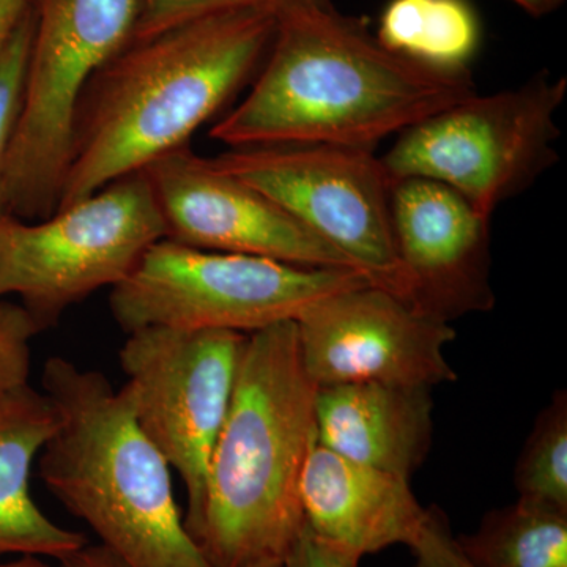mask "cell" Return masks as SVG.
Returning a JSON list of instances; mask_svg holds the SVG:
<instances>
[{
  "label": "cell",
  "instance_id": "4316f807",
  "mask_svg": "<svg viewBox=\"0 0 567 567\" xmlns=\"http://www.w3.org/2000/svg\"><path fill=\"white\" fill-rule=\"evenodd\" d=\"M516 3L522 10L527 11L532 17H546V14L554 13L563 6L565 0H511Z\"/></svg>",
  "mask_w": 567,
  "mask_h": 567
},
{
  "label": "cell",
  "instance_id": "277c9868",
  "mask_svg": "<svg viewBox=\"0 0 567 567\" xmlns=\"http://www.w3.org/2000/svg\"><path fill=\"white\" fill-rule=\"evenodd\" d=\"M41 386L59 413L39 473L69 513L130 567H213L175 502L171 465L110 380L52 357Z\"/></svg>",
  "mask_w": 567,
  "mask_h": 567
},
{
  "label": "cell",
  "instance_id": "7c38bea8",
  "mask_svg": "<svg viewBox=\"0 0 567 567\" xmlns=\"http://www.w3.org/2000/svg\"><path fill=\"white\" fill-rule=\"evenodd\" d=\"M142 173L151 183L169 240L298 267L354 270L338 249L270 197L218 169L189 145L164 153Z\"/></svg>",
  "mask_w": 567,
  "mask_h": 567
},
{
  "label": "cell",
  "instance_id": "ffe728a7",
  "mask_svg": "<svg viewBox=\"0 0 567 567\" xmlns=\"http://www.w3.org/2000/svg\"><path fill=\"white\" fill-rule=\"evenodd\" d=\"M300 0H141L140 17L132 41L152 39L185 22L219 11L264 7L281 11Z\"/></svg>",
  "mask_w": 567,
  "mask_h": 567
},
{
  "label": "cell",
  "instance_id": "f1b7e54d",
  "mask_svg": "<svg viewBox=\"0 0 567 567\" xmlns=\"http://www.w3.org/2000/svg\"><path fill=\"white\" fill-rule=\"evenodd\" d=\"M248 567H284L282 559H262Z\"/></svg>",
  "mask_w": 567,
  "mask_h": 567
},
{
  "label": "cell",
  "instance_id": "7a4b0ae2",
  "mask_svg": "<svg viewBox=\"0 0 567 567\" xmlns=\"http://www.w3.org/2000/svg\"><path fill=\"white\" fill-rule=\"evenodd\" d=\"M276 11H219L130 41L82 93L59 208L188 145L264 61Z\"/></svg>",
  "mask_w": 567,
  "mask_h": 567
},
{
  "label": "cell",
  "instance_id": "9a60e30c",
  "mask_svg": "<svg viewBox=\"0 0 567 567\" xmlns=\"http://www.w3.org/2000/svg\"><path fill=\"white\" fill-rule=\"evenodd\" d=\"M431 390L388 383L317 388V443L358 464L410 480L432 445Z\"/></svg>",
  "mask_w": 567,
  "mask_h": 567
},
{
  "label": "cell",
  "instance_id": "30bf717a",
  "mask_svg": "<svg viewBox=\"0 0 567 567\" xmlns=\"http://www.w3.org/2000/svg\"><path fill=\"white\" fill-rule=\"evenodd\" d=\"M248 334L147 327L118 353L122 393L147 439L181 475L189 529L204 503L213 447L229 412Z\"/></svg>",
  "mask_w": 567,
  "mask_h": 567
},
{
  "label": "cell",
  "instance_id": "e0dca14e",
  "mask_svg": "<svg viewBox=\"0 0 567 567\" xmlns=\"http://www.w3.org/2000/svg\"><path fill=\"white\" fill-rule=\"evenodd\" d=\"M375 37L409 61L443 71H470L483 31L468 0H391Z\"/></svg>",
  "mask_w": 567,
  "mask_h": 567
},
{
  "label": "cell",
  "instance_id": "5bb4252c",
  "mask_svg": "<svg viewBox=\"0 0 567 567\" xmlns=\"http://www.w3.org/2000/svg\"><path fill=\"white\" fill-rule=\"evenodd\" d=\"M300 502L306 528L358 559L388 547H412L427 514L410 480L358 464L317 442L301 475Z\"/></svg>",
  "mask_w": 567,
  "mask_h": 567
},
{
  "label": "cell",
  "instance_id": "8fae6325",
  "mask_svg": "<svg viewBox=\"0 0 567 567\" xmlns=\"http://www.w3.org/2000/svg\"><path fill=\"white\" fill-rule=\"evenodd\" d=\"M295 323L306 372L317 388H432L456 380L445 358V347L456 338L451 324L372 284L317 301Z\"/></svg>",
  "mask_w": 567,
  "mask_h": 567
},
{
  "label": "cell",
  "instance_id": "3957f363",
  "mask_svg": "<svg viewBox=\"0 0 567 567\" xmlns=\"http://www.w3.org/2000/svg\"><path fill=\"white\" fill-rule=\"evenodd\" d=\"M317 386L297 323L248 334L189 535L213 567L284 559L306 525L301 475L317 442Z\"/></svg>",
  "mask_w": 567,
  "mask_h": 567
},
{
  "label": "cell",
  "instance_id": "52a82bcc",
  "mask_svg": "<svg viewBox=\"0 0 567 567\" xmlns=\"http://www.w3.org/2000/svg\"><path fill=\"white\" fill-rule=\"evenodd\" d=\"M566 78L544 70L517 87L475 95L399 134L383 166L393 181L427 178L492 218L558 162Z\"/></svg>",
  "mask_w": 567,
  "mask_h": 567
},
{
  "label": "cell",
  "instance_id": "44dd1931",
  "mask_svg": "<svg viewBox=\"0 0 567 567\" xmlns=\"http://www.w3.org/2000/svg\"><path fill=\"white\" fill-rule=\"evenodd\" d=\"M40 328L21 305L0 301V394L29 385L33 336Z\"/></svg>",
  "mask_w": 567,
  "mask_h": 567
},
{
  "label": "cell",
  "instance_id": "ba28073f",
  "mask_svg": "<svg viewBox=\"0 0 567 567\" xmlns=\"http://www.w3.org/2000/svg\"><path fill=\"white\" fill-rule=\"evenodd\" d=\"M164 238L166 223L142 171L39 221L0 215V301L20 298L44 330L71 306L121 284Z\"/></svg>",
  "mask_w": 567,
  "mask_h": 567
},
{
  "label": "cell",
  "instance_id": "83f0119b",
  "mask_svg": "<svg viewBox=\"0 0 567 567\" xmlns=\"http://www.w3.org/2000/svg\"><path fill=\"white\" fill-rule=\"evenodd\" d=\"M0 567H52L50 563L47 561V558L40 557H29V555H24V557H14L13 559H9V561H0Z\"/></svg>",
  "mask_w": 567,
  "mask_h": 567
},
{
  "label": "cell",
  "instance_id": "d6986e66",
  "mask_svg": "<svg viewBox=\"0 0 567 567\" xmlns=\"http://www.w3.org/2000/svg\"><path fill=\"white\" fill-rule=\"evenodd\" d=\"M518 498L567 513V394L537 415L514 472Z\"/></svg>",
  "mask_w": 567,
  "mask_h": 567
},
{
  "label": "cell",
  "instance_id": "8992f818",
  "mask_svg": "<svg viewBox=\"0 0 567 567\" xmlns=\"http://www.w3.org/2000/svg\"><path fill=\"white\" fill-rule=\"evenodd\" d=\"M371 284L349 268H309L204 251L164 238L112 287V317L126 333L147 327L251 334L297 322L330 295Z\"/></svg>",
  "mask_w": 567,
  "mask_h": 567
},
{
  "label": "cell",
  "instance_id": "5b68a950",
  "mask_svg": "<svg viewBox=\"0 0 567 567\" xmlns=\"http://www.w3.org/2000/svg\"><path fill=\"white\" fill-rule=\"evenodd\" d=\"M141 0H37L17 118L0 166V215L59 207L89 82L133 39Z\"/></svg>",
  "mask_w": 567,
  "mask_h": 567
},
{
  "label": "cell",
  "instance_id": "2e32d148",
  "mask_svg": "<svg viewBox=\"0 0 567 567\" xmlns=\"http://www.w3.org/2000/svg\"><path fill=\"white\" fill-rule=\"evenodd\" d=\"M58 425V409L44 391L24 385L0 394V557L59 561L89 543L51 520L32 496V466Z\"/></svg>",
  "mask_w": 567,
  "mask_h": 567
},
{
  "label": "cell",
  "instance_id": "484cf974",
  "mask_svg": "<svg viewBox=\"0 0 567 567\" xmlns=\"http://www.w3.org/2000/svg\"><path fill=\"white\" fill-rule=\"evenodd\" d=\"M59 567H130L103 544L87 543L59 559Z\"/></svg>",
  "mask_w": 567,
  "mask_h": 567
},
{
  "label": "cell",
  "instance_id": "9c48e42d",
  "mask_svg": "<svg viewBox=\"0 0 567 567\" xmlns=\"http://www.w3.org/2000/svg\"><path fill=\"white\" fill-rule=\"evenodd\" d=\"M338 249L372 286L406 298L391 221L393 178L369 148L327 144L230 148L210 158Z\"/></svg>",
  "mask_w": 567,
  "mask_h": 567
},
{
  "label": "cell",
  "instance_id": "cb8c5ba5",
  "mask_svg": "<svg viewBox=\"0 0 567 567\" xmlns=\"http://www.w3.org/2000/svg\"><path fill=\"white\" fill-rule=\"evenodd\" d=\"M284 567H360V559L327 546L305 527L282 559Z\"/></svg>",
  "mask_w": 567,
  "mask_h": 567
},
{
  "label": "cell",
  "instance_id": "603a6c76",
  "mask_svg": "<svg viewBox=\"0 0 567 567\" xmlns=\"http://www.w3.org/2000/svg\"><path fill=\"white\" fill-rule=\"evenodd\" d=\"M413 567H473L458 547L456 536L442 509L427 507L423 528L412 547Z\"/></svg>",
  "mask_w": 567,
  "mask_h": 567
},
{
  "label": "cell",
  "instance_id": "4fadbf2b",
  "mask_svg": "<svg viewBox=\"0 0 567 567\" xmlns=\"http://www.w3.org/2000/svg\"><path fill=\"white\" fill-rule=\"evenodd\" d=\"M391 221L406 303L443 323L494 309L491 218L442 183L409 177L393 183Z\"/></svg>",
  "mask_w": 567,
  "mask_h": 567
},
{
  "label": "cell",
  "instance_id": "d4e9b609",
  "mask_svg": "<svg viewBox=\"0 0 567 567\" xmlns=\"http://www.w3.org/2000/svg\"><path fill=\"white\" fill-rule=\"evenodd\" d=\"M35 6L37 0H0V58Z\"/></svg>",
  "mask_w": 567,
  "mask_h": 567
},
{
  "label": "cell",
  "instance_id": "7402d4cb",
  "mask_svg": "<svg viewBox=\"0 0 567 567\" xmlns=\"http://www.w3.org/2000/svg\"><path fill=\"white\" fill-rule=\"evenodd\" d=\"M33 13L35 10L22 22L0 58V166L20 106L22 80L32 43Z\"/></svg>",
  "mask_w": 567,
  "mask_h": 567
},
{
  "label": "cell",
  "instance_id": "6da1fadb",
  "mask_svg": "<svg viewBox=\"0 0 567 567\" xmlns=\"http://www.w3.org/2000/svg\"><path fill=\"white\" fill-rule=\"evenodd\" d=\"M475 93L472 71L409 61L331 0H300L276 14L259 76L210 137L230 148L327 144L372 151Z\"/></svg>",
  "mask_w": 567,
  "mask_h": 567
},
{
  "label": "cell",
  "instance_id": "ac0fdd59",
  "mask_svg": "<svg viewBox=\"0 0 567 567\" xmlns=\"http://www.w3.org/2000/svg\"><path fill=\"white\" fill-rule=\"evenodd\" d=\"M473 567H567V513L518 498L456 537Z\"/></svg>",
  "mask_w": 567,
  "mask_h": 567
}]
</instances>
